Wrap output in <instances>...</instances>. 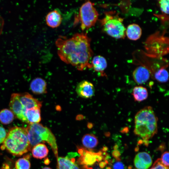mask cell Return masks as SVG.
<instances>
[{
  "instance_id": "cell-1",
  "label": "cell",
  "mask_w": 169,
  "mask_h": 169,
  "mask_svg": "<svg viewBox=\"0 0 169 169\" xmlns=\"http://www.w3.org/2000/svg\"><path fill=\"white\" fill-rule=\"evenodd\" d=\"M90 41L86 33H77L69 38L61 36L55 42L58 54L61 60L78 70L91 68L89 61L93 52Z\"/></svg>"
},
{
  "instance_id": "cell-2",
  "label": "cell",
  "mask_w": 169,
  "mask_h": 169,
  "mask_svg": "<svg viewBox=\"0 0 169 169\" xmlns=\"http://www.w3.org/2000/svg\"><path fill=\"white\" fill-rule=\"evenodd\" d=\"M157 121L158 118L153 108L146 106L135 115L134 132L146 142L157 133Z\"/></svg>"
},
{
  "instance_id": "cell-3",
  "label": "cell",
  "mask_w": 169,
  "mask_h": 169,
  "mask_svg": "<svg viewBox=\"0 0 169 169\" xmlns=\"http://www.w3.org/2000/svg\"><path fill=\"white\" fill-rule=\"evenodd\" d=\"M1 148L16 156L28 152L31 147L26 128L15 126L10 128Z\"/></svg>"
},
{
  "instance_id": "cell-4",
  "label": "cell",
  "mask_w": 169,
  "mask_h": 169,
  "mask_svg": "<svg viewBox=\"0 0 169 169\" xmlns=\"http://www.w3.org/2000/svg\"><path fill=\"white\" fill-rule=\"evenodd\" d=\"M26 129L31 147L42 142H46L51 146L56 157H58L56 139L49 129L39 123L29 124Z\"/></svg>"
},
{
  "instance_id": "cell-5",
  "label": "cell",
  "mask_w": 169,
  "mask_h": 169,
  "mask_svg": "<svg viewBox=\"0 0 169 169\" xmlns=\"http://www.w3.org/2000/svg\"><path fill=\"white\" fill-rule=\"evenodd\" d=\"M104 17L100 20L104 32L111 37L117 39L124 38L125 28L123 23V18L114 11L106 12Z\"/></svg>"
},
{
  "instance_id": "cell-6",
  "label": "cell",
  "mask_w": 169,
  "mask_h": 169,
  "mask_svg": "<svg viewBox=\"0 0 169 169\" xmlns=\"http://www.w3.org/2000/svg\"><path fill=\"white\" fill-rule=\"evenodd\" d=\"M99 15L93 3L88 1L83 3L79 8L78 15L82 30H87L94 26Z\"/></svg>"
},
{
  "instance_id": "cell-7",
  "label": "cell",
  "mask_w": 169,
  "mask_h": 169,
  "mask_svg": "<svg viewBox=\"0 0 169 169\" xmlns=\"http://www.w3.org/2000/svg\"><path fill=\"white\" fill-rule=\"evenodd\" d=\"M78 151L80 154L78 158V163L87 168L89 166L93 165L97 162H99L104 159L102 151L98 152H94L89 151L83 147H79Z\"/></svg>"
},
{
  "instance_id": "cell-8",
  "label": "cell",
  "mask_w": 169,
  "mask_h": 169,
  "mask_svg": "<svg viewBox=\"0 0 169 169\" xmlns=\"http://www.w3.org/2000/svg\"><path fill=\"white\" fill-rule=\"evenodd\" d=\"M9 105L10 110L18 119L27 123L26 110L20 101L18 93H13L11 95Z\"/></svg>"
},
{
  "instance_id": "cell-9",
  "label": "cell",
  "mask_w": 169,
  "mask_h": 169,
  "mask_svg": "<svg viewBox=\"0 0 169 169\" xmlns=\"http://www.w3.org/2000/svg\"><path fill=\"white\" fill-rule=\"evenodd\" d=\"M77 94L81 97L89 98L92 97L95 92L93 84L87 80H84L79 82L76 88Z\"/></svg>"
},
{
  "instance_id": "cell-10",
  "label": "cell",
  "mask_w": 169,
  "mask_h": 169,
  "mask_svg": "<svg viewBox=\"0 0 169 169\" xmlns=\"http://www.w3.org/2000/svg\"><path fill=\"white\" fill-rule=\"evenodd\" d=\"M18 94L20 101L26 111L27 110L34 107L40 108L41 107L42 102L33 97L28 93Z\"/></svg>"
},
{
  "instance_id": "cell-11",
  "label": "cell",
  "mask_w": 169,
  "mask_h": 169,
  "mask_svg": "<svg viewBox=\"0 0 169 169\" xmlns=\"http://www.w3.org/2000/svg\"><path fill=\"white\" fill-rule=\"evenodd\" d=\"M132 76L135 81L138 84L146 83L151 76L148 69L143 65L137 67L134 69Z\"/></svg>"
},
{
  "instance_id": "cell-12",
  "label": "cell",
  "mask_w": 169,
  "mask_h": 169,
  "mask_svg": "<svg viewBox=\"0 0 169 169\" xmlns=\"http://www.w3.org/2000/svg\"><path fill=\"white\" fill-rule=\"evenodd\" d=\"M152 163L151 156L145 152L137 153L134 160V165L137 169H148L151 165Z\"/></svg>"
},
{
  "instance_id": "cell-13",
  "label": "cell",
  "mask_w": 169,
  "mask_h": 169,
  "mask_svg": "<svg viewBox=\"0 0 169 169\" xmlns=\"http://www.w3.org/2000/svg\"><path fill=\"white\" fill-rule=\"evenodd\" d=\"M91 68L102 76H106L104 71L107 67V62L103 56L98 55L95 56L92 59Z\"/></svg>"
},
{
  "instance_id": "cell-14",
  "label": "cell",
  "mask_w": 169,
  "mask_h": 169,
  "mask_svg": "<svg viewBox=\"0 0 169 169\" xmlns=\"http://www.w3.org/2000/svg\"><path fill=\"white\" fill-rule=\"evenodd\" d=\"M45 20L47 24L49 27L54 28L61 24L62 18L61 14L56 10L49 12L46 15Z\"/></svg>"
},
{
  "instance_id": "cell-15",
  "label": "cell",
  "mask_w": 169,
  "mask_h": 169,
  "mask_svg": "<svg viewBox=\"0 0 169 169\" xmlns=\"http://www.w3.org/2000/svg\"><path fill=\"white\" fill-rule=\"evenodd\" d=\"M32 92L36 94H41L47 93V84L42 78H37L33 80L30 84Z\"/></svg>"
},
{
  "instance_id": "cell-16",
  "label": "cell",
  "mask_w": 169,
  "mask_h": 169,
  "mask_svg": "<svg viewBox=\"0 0 169 169\" xmlns=\"http://www.w3.org/2000/svg\"><path fill=\"white\" fill-rule=\"evenodd\" d=\"M25 116L27 123L29 124L39 123L41 120L40 108L34 107L27 110Z\"/></svg>"
},
{
  "instance_id": "cell-17",
  "label": "cell",
  "mask_w": 169,
  "mask_h": 169,
  "mask_svg": "<svg viewBox=\"0 0 169 169\" xmlns=\"http://www.w3.org/2000/svg\"><path fill=\"white\" fill-rule=\"evenodd\" d=\"M142 34V29L137 24L132 23L129 25L125 30V35L130 40L138 39Z\"/></svg>"
},
{
  "instance_id": "cell-18",
  "label": "cell",
  "mask_w": 169,
  "mask_h": 169,
  "mask_svg": "<svg viewBox=\"0 0 169 169\" xmlns=\"http://www.w3.org/2000/svg\"><path fill=\"white\" fill-rule=\"evenodd\" d=\"M49 150L43 143H39L33 146L32 153L33 156L36 158L42 159L46 157L48 155Z\"/></svg>"
},
{
  "instance_id": "cell-19",
  "label": "cell",
  "mask_w": 169,
  "mask_h": 169,
  "mask_svg": "<svg viewBox=\"0 0 169 169\" xmlns=\"http://www.w3.org/2000/svg\"><path fill=\"white\" fill-rule=\"evenodd\" d=\"M132 94L135 101L137 102H141L146 100L148 95L146 88L142 86L134 87Z\"/></svg>"
},
{
  "instance_id": "cell-20",
  "label": "cell",
  "mask_w": 169,
  "mask_h": 169,
  "mask_svg": "<svg viewBox=\"0 0 169 169\" xmlns=\"http://www.w3.org/2000/svg\"><path fill=\"white\" fill-rule=\"evenodd\" d=\"M57 158L58 169H80L73 161L62 157Z\"/></svg>"
},
{
  "instance_id": "cell-21",
  "label": "cell",
  "mask_w": 169,
  "mask_h": 169,
  "mask_svg": "<svg viewBox=\"0 0 169 169\" xmlns=\"http://www.w3.org/2000/svg\"><path fill=\"white\" fill-rule=\"evenodd\" d=\"M82 142L85 147L88 149H92L96 146L98 141L96 137L94 135L87 134L83 137Z\"/></svg>"
},
{
  "instance_id": "cell-22",
  "label": "cell",
  "mask_w": 169,
  "mask_h": 169,
  "mask_svg": "<svg viewBox=\"0 0 169 169\" xmlns=\"http://www.w3.org/2000/svg\"><path fill=\"white\" fill-rule=\"evenodd\" d=\"M14 115L8 109H3L0 111V122L5 125L9 124L13 120Z\"/></svg>"
},
{
  "instance_id": "cell-23",
  "label": "cell",
  "mask_w": 169,
  "mask_h": 169,
  "mask_svg": "<svg viewBox=\"0 0 169 169\" xmlns=\"http://www.w3.org/2000/svg\"><path fill=\"white\" fill-rule=\"evenodd\" d=\"M166 68H162L157 71L152 77L160 83H166L168 80L169 74Z\"/></svg>"
},
{
  "instance_id": "cell-24",
  "label": "cell",
  "mask_w": 169,
  "mask_h": 169,
  "mask_svg": "<svg viewBox=\"0 0 169 169\" xmlns=\"http://www.w3.org/2000/svg\"><path fill=\"white\" fill-rule=\"evenodd\" d=\"M31 164L27 157H23L18 159L15 163L16 169H30Z\"/></svg>"
},
{
  "instance_id": "cell-25",
  "label": "cell",
  "mask_w": 169,
  "mask_h": 169,
  "mask_svg": "<svg viewBox=\"0 0 169 169\" xmlns=\"http://www.w3.org/2000/svg\"><path fill=\"white\" fill-rule=\"evenodd\" d=\"M159 6L162 13L164 16H168L169 14V0L158 1Z\"/></svg>"
},
{
  "instance_id": "cell-26",
  "label": "cell",
  "mask_w": 169,
  "mask_h": 169,
  "mask_svg": "<svg viewBox=\"0 0 169 169\" xmlns=\"http://www.w3.org/2000/svg\"><path fill=\"white\" fill-rule=\"evenodd\" d=\"M117 158L116 161L112 164L111 169H126L124 164L119 160V158Z\"/></svg>"
},
{
  "instance_id": "cell-27",
  "label": "cell",
  "mask_w": 169,
  "mask_h": 169,
  "mask_svg": "<svg viewBox=\"0 0 169 169\" xmlns=\"http://www.w3.org/2000/svg\"><path fill=\"white\" fill-rule=\"evenodd\" d=\"M150 169H169L167 167L164 165L161 162V159H158L153 164Z\"/></svg>"
},
{
  "instance_id": "cell-28",
  "label": "cell",
  "mask_w": 169,
  "mask_h": 169,
  "mask_svg": "<svg viewBox=\"0 0 169 169\" xmlns=\"http://www.w3.org/2000/svg\"><path fill=\"white\" fill-rule=\"evenodd\" d=\"M161 159L162 163L165 166H169V152L165 151L161 155Z\"/></svg>"
},
{
  "instance_id": "cell-29",
  "label": "cell",
  "mask_w": 169,
  "mask_h": 169,
  "mask_svg": "<svg viewBox=\"0 0 169 169\" xmlns=\"http://www.w3.org/2000/svg\"><path fill=\"white\" fill-rule=\"evenodd\" d=\"M7 135L5 129L0 126V144L3 143Z\"/></svg>"
},
{
  "instance_id": "cell-30",
  "label": "cell",
  "mask_w": 169,
  "mask_h": 169,
  "mask_svg": "<svg viewBox=\"0 0 169 169\" xmlns=\"http://www.w3.org/2000/svg\"><path fill=\"white\" fill-rule=\"evenodd\" d=\"M4 22L3 18L0 15V35L1 34L3 28Z\"/></svg>"
},
{
  "instance_id": "cell-31",
  "label": "cell",
  "mask_w": 169,
  "mask_h": 169,
  "mask_svg": "<svg viewBox=\"0 0 169 169\" xmlns=\"http://www.w3.org/2000/svg\"><path fill=\"white\" fill-rule=\"evenodd\" d=\"M42 169H52L48 167H45L43 168Z\"/></svg>"
}]
</instances>
